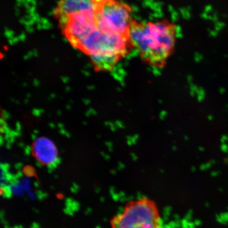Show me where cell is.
Segmentation results:
<instances>
[{"instance_id": "cell-1", "label": "cell", "mask_w": 228, "mask_h": 228, "mask_svg": "<svg viewBox=\"0 0 228 228\" xmlns=\"http://www.w3.org/2000/svg\"><path fill=\"white\" fill-rule=\"evenodd\" d=\"M176 25L167 19L143 22L133 19L130 37L140 59L149 65L162 67L174 51Z\"/></svg>"}, {"instance_id": "cell-2", "label": "cell", "mask_w": 228, "mask_h": 228, "mask_svg": "<svg viewBox=\"0 0 228 228\" xmlns=\"http://www.w3.org/2000/svg\"><path fill=\"white\" fill-rule=\"evenodd\" d=\"M72 46L89 56L98 71H109L130 54L134 47L129 36L96 25Z\"/></svg>"}, {"instance_id": "cell-3", "label": "cell", "mask_w": 228, "mask_h": 228, "mask_svg": "<svg viewBox=\"0 0 228 228\" xmlns=\"http://www.w3.org/2000/svg\"><path fill=\"white\" fill-rule=\"evenodd\" d=\"M111 228H162L163 220L157 204L142 197L126 204L111 220Z\"/></svg>"}, {"instance_id": "cell-4", "label": "cell", "mask_w": 228, "mask_h": 228, "mask_svg": "<svg viewBox=\"0 0 228 228\" xmlns=\"http://www.w3.org/2000/svg\"><path fill=\"white\" fill-rule=\"evenodd\" d=\"M132 8L118 0H107L99 4L96 23L101 29L130 37Z\"/></svg>"}, {"instance_id": "cell-5", "label": "cell", "mask_w": 228, "mask_h": 228, "mask_svg": "<svg viewBox=\"0 0 228 228\" xmlns=\"http://www.w3.org/2000/svg\"><path fill=\"white\" fill-rule=\"evenodd\" d=\"M32 152L35 159L45 167H56L59 162L57 148L48 138L39 137L35 139L32 145Z\"/></svg>"}, {"instance_id": "cell-6", "label": "cell", "mask_w": 228, "mask_h": 228, "mask_svg": "<svg viewBox=\"0 0 228 228\" xmlns=\"http://www.w3.org/2000/svg\"><path fill=\"white\" fill-rule=\"evenodd\" d=\"M99 4L94 0H60L54 11L58 20L69 15L88 10H97Z\"/></svg>"}, {"instance_id": "cell-7", "label": "cell", "mask_w": 228, "mask_h": 228, "mask_svg": "<svg viewBox=\"0 0 228 228\" xmlns=\"http://www.w3.org/2000/svg\"><path fill=\"white\" fill-rule=\"evenodd\" d=\"M94 1L96 3H97V4H101V3H103V2H105L106 1H107V0H94Z\"/></svg>"}]
</instances>
